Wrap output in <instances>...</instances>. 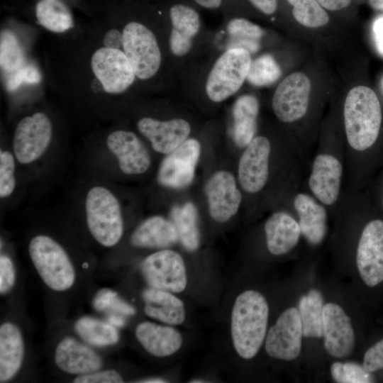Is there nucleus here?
I'll return each instance as SVG.
<instances>
[{
	"label": "nucleus",
	"mask_w": 383,
	"mask_h": 383,
	"mask_svg": "<svg viewBox=\"0 0 383 383\" xmlns=\"http://www.w3.org/2000/svg\"><path fill=\"white\" fill-rule=\"evenodd\" d=\"M269 306L259 292L248 289L239 294L231 314V336L236 353L250 360L258 353L267 333Z\"/></svg>",
	"instance_id": "obj_1"
},
{
	"label": "nucleus",
	"mask_w": 383,
	"mask_h": 383,
	"mask_svg": "<svg viewBox=\"0 0 383 383\" xmlns=\"http://www.w3.org/2000/svg\"><path fill=\"white\" fill-rule=\"evenodd\" d=\"M382 123V109L375 92L366 86L352 88L344 105V124L349 145L362 151L377 139Z\"/></svg>",
	"instance_id": "obj_2"
},
{
	"label": "nucleus",
	"mask_w": 383,
	"mask_h": 383,
	"mask_svg": "<svg viewBox=\"0 0 383 383\" xmlns=\"http://www.w3.org/2000/svg\"><path fill=\"white\" fill-rule=\"evenodd\" d=\"M28 251L39 276L50 289L64 292L73 286L74 266L58 243L49 236L37 235L30 240Z\"/></svg>",
	"instance_id": "obj_3"
},
{
	"label": "nucleus",
	"mask_w": 383,
	"mask_h": 383,
	"mask_svg": "<svg viewBox=\"0 0 383 383\" xmlns=\"http://www.w3.org/2000/svg\"><path fill=\"white\" fill-rule=\"evenodd\" d=\"M87 222L94 239L106 247L115 245L123 232L121 206L116 196L106 188H91L86 199Z\"/></svg>",
	"instance_id": "obj_4"
},
{
	"label": "nucleus",
	"mask_w": 383,
	"mask_h": 383,
	"mask_svg": "<svg viewBox=\"0 0 383 383\" xmlns=\"http://www.w3.org/2000/svg\"><path fill=\"white\" fill-rule=\"evenodd\" d=\"M252 62L250 52L230 48L216 61L206 82V92L212 101L221 102L242 87Z\"/></svg>",
	"instance_id": "obj_5"
},
{
	"label": "nucleus",
	"mask_w": 383,
	"mask_h": 383,
	"mask_svg": "<svg viewBox=\"0 0 383 383\" xmlns=\"http://www.w3.org/2000/svg\"><path fill=\"white\" fill-rule=\"evenodd\" d=\"M123 49L136 77H153L161 65V52L154 33L144 24L131 21L123 29Z\"/></svg>",
	"instance_id": "obj_6"
},
{
	"label": "nucleus",
	"mask_w": 383,
	"mask_h": 383,
	"mask_svg": "<svg viewBox=\"0 0 383 383\" xmlns=\"http://www.w3.org/2000/svg\"><path fill=\"white\" fill-rule=\"evenodd\" d=\"M141 272L150 287L179 294L187 286L184 259L170 249H161L146 257L141 264Z\"/></svg>",
	"instance_id": "obj_7"
},
{
	"label": "nucleus",
	"mask_w": 383,
	"mask_h": 383,
	"mask_svg": "<svg viewBox=\"0 0 383 383\" xmlns=\"http://www.w3.org/2000/svg\"><path fill=\"white\" fill-rule=\"evenodd\" d=\"M52 124L40 112L26 116L18 123L13 146L19 162L28 164L38 159L48 148L52 137Z\"/></svg>",
	"instance_id": "obj_8"
},
{
	"label": "nucleus",
	"mask_w": 383,
	"mask_h": 383,
	"mask_svg": "<svg viewBox=\"0 0 383 383\" xmlns=\"http://www.w3.org/2000/svg\"><path fill=\"white\" fill-rule=\"evenodd\" d=\"M91 67L104 89L111 94L123 92L136 77L127 56L120 49H98L91 57Z\"/></svg>",
	"instance_id": "obj_9"
},
{
	"label": "nucleus",
	"mask_w": 383,
	"mask_h": 383,
	"mask_svg": "<svg viewBox=\"0 0 383 383\" xmlns=\"http://www.w3.org/2000/svg\"><path fill=\"white\" fill-rule=\"evenodd\" d=\"M302 325L299 310L291 307L284 311L268 330L265 348L272 357L292 360L301 352Z\"/></svg>",
	"instance_id": "obj_10"
},
{
	"label": "nucleus",
	"mask_w": 383,
	"mask_h": 383,
	"mask_svg": "<svg viewBox=\"0 0 383 383\" xmlns=\"http://www.w3.org/2000/svg\"><path fill=\"white\" fill-rule=\"evenodd\" d=\"M311 82L301 72L286 77L277 86L272 101L277 118L284 123H292L306 113L309 101Z\"/></svg>",
	"instance_id": "obj_11"
},
{
	"label": "nucleus",
	"mask_w": 383,
	"mask_h": 383,
	"mask_svg": "<svg viewBox=\"0 0 383 383\" xmlns=\"http://www.w3.org/2000/svg\"><path fill=\"white\" fill-rule=\"evenodd\" d=\"M201 153V145L188 138L163 159L157 172V181L163 187L182 189L192 182Z\"/></svg>",
	"instance_id": "obj_12"
},
{
	"label": "nucleus",
	"mask_w": 383,
	"mask_h": 383,
	"mask_svg": "<svg viewBox=\"0 0 383 383\" xmlns=\"http://www.w3.org/2000/svg\"><path fill=\"white\" fill-rule=\"evenodd\" d=\"M362 279L370 287L383 281V221H370L362 231L356 255Z\"/></svg>",
	"instance_id": "obj_13"
},
{
	"label": "nucleus",
	"mask_w": 383,
	"mask_h": 383,
	"mask_svg": "<svg viewBox=\"0 0 383 383\" xmlns=\"http://www.w3.org/2000/svg\"><path fill=\"white\" fill-rule=\"evenodd\" d=\"M205 193L211 218L225 223L238 211L242 196L234 176L227 171H218L208 180Z\"/></svg>",
	"instance_id": "obj_14"
},
{
	"label": "nucleus",
	"mask_w": 383,
	"mask_h": 383,
	"mask_svg": "<svg viewBox=\"0 0 383 383\" xmlns=\"http://www.w3.org/2000/svg\"><path fill=\"white\" fill-rule=\"evenodd\" d=\"M269 140L257 136L246 146L238 165V179L247 192L256 193L265 185L269 174Z\"/></svg>",
	"instance_id": "obj_15"
},
{
	"label": "nucleus",
	"mask_w": 383,
	"mask_h": 383,
	"mask_svg": "<svg viewBox=\"0 0 383 383\" xmlns=\"http://www.w3.org/2000/svg\"><path fill=\"white\" fill-rule=\"evenodd\" d=\"M323 336L328 353L334 357L350 355L355 345V333L350 317L338 305L323 306Z\"/></svg>",
	"instance_id": "obj_16"
},
{
	"label": "nucleus",
	"mask_w": 383,
	"mask_h": 383,
	"mask_svg": "<svg viewBox=\"0 0 383 383\" xmlns=\"http://www.w3.org/2000/svg\"><path fill=\"white\" fill-rule=\"evenodd\" d=\"M137 126L154 150L167 155L188 139L191 132L189 123L182 118L162 121L145 117L138 121Z\"/></svg>",
	"instance_id": "obj_17"
},
{
	"label": "nucleus",
	"mask_w": 383,
	"mask_h": 383,
	"mask_svg": "<svg viewBox=\"0 0 383 383\" xmlns=\"http://www.w3.org/2000/svg\"><path fill=\"white\" fill-rule=\"evenodd\" d=\"M106 145L118 160L121 170L127 174H139L148 170L151 160L147 148L130 131H116L109 135Z\"/></svg>",
	"instance_id": "obj_18"
},
{
	"label": "nucleus",
	"mask_w": 383,
	"mask_h": 383,
	"mask_svg": "<svg viewBox=\"0 0 383 383\" xmlns=\"http://www.w3.org/2000/svg\"><path fill=\"white\" fill-rule=\"evenodd\" d=\"M54 360L60 370L77 375L99 370L103 365L101 357L94 350L69 336L58 343Z\"/></svg>",
	"instance_id": "obj_19"
},
{
	"label": "nucleus",
	"mask_w": 383,
	"mask_h": 383,
	"mask_svg": "<svg viewBox=\"0 0 383 383\" xmlns=\"http://www.w3.org/2000/svg\"><path fill=\"white\" fill-rule=\"evenodd\" d=\"M135 334L145 350L157 357L173 355L181 349L184 341L182 333L173 326L150 321L140 323Z\"/></svg>",
	"instance_id": "obj_20"
},
{
	"label": "nucleus",
	"mask_w": 383,
	"mask_h": 383,
	"mask_svg": "<svg viewBox=\"0 0 383 383\" xmlns=\"http://www.w3.org/2000/svg\"><path fill=\"white\" fill-rule=\"evenodd\" d=\"M343 167L339 160L328 154H321L314 160L309 177V188L323 204H334L339 194Z\"/></svg>",
	"instance_id": "obj_21"
},
{
	"label": "nucleus",
	"mask_w": 383,
	"mask_h": 383,
	"mask_svg": "<svg viewBox=\"0 0 383 383\" xmlns=\"http://www.w3.org/2000/svg\"><path fill=\"white\" fill-rule=\"evenodd\" d=\"M142 297L147 316L173 326L184 322L185 306L176 294L149 287L143 290Z\"/></svg>",
	"instance_id": "obj_22"
},
{
	"label": "nucleus",
	"mask_w": 383,
	"mask_h": 383,
	"mask_svg": "<svg viewBox=\"0 0 383 383\" xmlns=\"http://www.w3.org/2000/svg\"><path fill=\"white\" fill-rule=\"evenodd\" d=\"M25 346L18 327L6 322L0 327V382L13 379L20 370Z\"/></svg>",
	"instance_id": "obj_23"
},
{
	"label": "nucleus",
	"mask_w": 383,
	"mask_h": 383,
	"mask_svg": "<svg viewBox=\"0 0 383 383\" xmlns=\"http://www.w3.org/2000/svg\"><path fill=\"white\" fill-rule=\"evenodd\" d=\"M178 241V233L173 223L160 216L147 218L131 236V244L137 248L165 249Z\"/></svg>",
	"instance_id": "obj_24"
},
{
	"label": "nucleus",
	"mask_w": 383,
	"mask_h": 383,
	"mask_svg": "<svg viewBox=\"0 0 383 383\" xmlns=\"http://www.w3.org/2000/svg\"><path fill=\"white\" fill-rule=\"evenodd\" d=\"M265 232L267 247L274 255H284L290 251L298 243L301 230L289 214L277 212L265 222Z\"/></svg>",
	"instance_id": "obj_25"
},
{
	"label": "nucleus",
	"mask_w": 383,
	"mask_h": 383,
	"mask_svg": "<svg viewBox=\"0 0 383 383\" xmlns=\"http://www.w3.org/2000/svg\"><path fill=\"white\" fill-rule=\"evenodd\" d=\"M301 233L312 245L320 244L327 231V213L323 206L305 194H298L294 201Z\"/></svg>",
	"instance_id": "obj_26"
},
{
	"label": "nucleus",
	"mask_w": 383,
	"mask_h": 383,
	"mask_svg": "<svg viewBox=\"0 0 383 383\" xmlns=\"http://www.w3.org/2000/svg\"><path fill=\"white\" fill-rule=\"evenodd\" d=\"M259 109L257 99L250 94L240 96L235 101L232 110L233 138L238 147H246L253 140Z\"/></svg>",
	"instance_id": "obj_27"
},
{
	"label": "nucleus",
	"mask_w": 383,
	"mask_h": 383,
	"mask_svg": "<svg viewBox=\"0 0 383 383\" xmlns=\"http://www.w3.org/2000/svg\"><path fill=\"white\" fill-rule=\"evenodd\" d=\"M170 221L184 248L189 252L196 251L200 245V233L195 205L192 202H187L174 206L170 211Z\"/></svg>",
	"instance_id": "obj_28"
},
{
	"label": "nucleus",
	"mask_w": 383,
	"mask_h": 383,
	"mask_svg": "<svg viewBox=\"0 0 383 383\" xmlns=\"http://www.w3.org/2000/svg\"><path fill=\"white\" fill-rule=\"evenodd\" d=\"M35 14L38 23L52 32L63 33L74 27L72 11L62 0H38Z\"/></svg>",
	"instance_id": "obj_29"
},
{
	"label": "nucleus",
	"mask_w": 383,
	"mask_h": 383,
	"mask_svg": "<svg viewBox=\"0 0 383 383\" xmlns=\"http://www.w3.org/2000/svg\"><path fill=\"white\" fill-rule=\"evenodd\" d=\"M323 301L321 294L311 289L301 297L299 313L302 325L303 335L307 338L323 336Z\"/></svg>",
	"instance_id": "obj_30"
},
{
	"label": "nucleus",
	"mask_w": 383,
	"mask_h": 383,
	"mask_svg": "<svg viewBox=\"0 0 383 383\" xmlns=\"http://www.w3.org/2000/svg\"><path fill=\"white\" fill-rule=\"evenodd\" d=\"M77 333L88 343L96 347L112 345L118 343L117 328L101 320L86 316L78 319L74 325Z\"/></svg>",
	"instance_id": "obj_31"
},
{
	"label": "nucleus",
	"mask_w": 383,
	"mask_h": 383,
	"mask_svg": "<svg viewBox=\"0 0 383 383\" xmlns=\"http://www.w3.org/2000/svg\"><path fill=\"white\" fill-rule=\"evenodd\" d=\"M281 74V67L274 57L265 54L252 61L246 79L253 86L265 87L277 82Z\"/></svg>",
	"instance_id": "obj_32"
},
{
	"label": "nucleus",
	"mask_w": 383,
	"mask_h": 383,
	"mask_svg": "<svg viewBox=\"0 0 383 383\" xmlns=\"http://www.w3.org/2000/svg\"><path fill=\"white\" fill-rule=\"evenodd\" d=\"M172 28L193 38L199 32L201 20L198 11L185 3H174L168 9Z\"/></svg>",
	"instance_id": "obj_33"
},
{
	"label": "nucleus",
	"mask_w": 383,
	"mask_h": 383,
	"mask_svg": "<svg viewBox=\"0 0 383 383\" xmlns=\"http://www.w3.org/2000/svg\"><path fill=\"white\" fill-rule=\"evenodd\" d=\"M292 6L296 21L308 28H318L326 25L329 16L316 0H287Z\"/></svg>",
	"instance_id": "obj_34"
},
{
	"label": "nucleus",
	"mask_w": 383,
	"mask_h": 383,
	"mask_svg": "<svg viewBox=\"0 0 383 383\" xmlns=\"http://www.w3.org/2000/svg\"><path fill=\"white\" fill-rule=\"evenodd\" d=\"M26 57L15 35L9 30L1 33L0 65L7 72H13L25 65Z\"/></svg>",
	"instance_id": "obj_35"
},
{
	"label": "nucleus",
	"mask_w": 383,
	"mask_h": 383,
	"mask_svg": "<svg viewBox=\"0 0 383 383\" xmlns=\"http://www.w3.org/2000/svg\"><path fill=\"white\" fill-rule=\"evenodd\" d=\"M333 378L340 383H368L372 382L370 372L354 362H334L331 367Z\"/></svg>",
	"instance_id": "obj_36"
},
{
	"label": "nucleus",
	"mask_w": 383,
	"mask_h": 383,
	"mask_svg": "<svg viewBox=\"0 0 383 383\" xmlns=\"http://www.w3.org/2000/svg\"><path fill=\"white\" fill-rule=\"evenodd\" d=\"M94 308L99 311L111 310L118 314L133 316L135 313V308L121 299L118 294L108 289L100 290L93 301Z\"/></svg>",
	"instance_id": "obj_37"
},
{
	"label": "nucleus",
	"mask_w": 383,
	"mask_h": 383,
	"mask_svg": "<svg viewBox=\"0 0 383 383\" xmlns=\"http://www.w3.org/2000/svg\"><path fill=\"white\" fill-rule=\"evenodd\" d=\"M15 162L13 155L8 151L0 152V196H9L16 184Z\"/></svg>",
	"instance_id": "obj_38"
},
{
	"label": "nucleus",
	"mask_w": 383,
	"mask_h": 383,
	"mask_svg": "<svg viewBox=\"0 0 383 383\" xmlns=\"http://www.w3.org/2000/svg\"><path fill=\"white\" fill-rule=\"evenodd\" d=\"M228 33L235 38H245L257 40L263 36L264 30L246 18L235 17L231 18L227 24Z\"/></svg>",
	"instance_id": "obj_39"
},
{
	"label": "nucleus",
	"mask_w": 383,
	"mask_h": 383,
	"mask_svg": "<svg viewBox=\"0 0 383 383\" xmlns=\"http://www.w3.org/2000/svg\"><path fill=\"white\" fill-rule=\"evenodd\" d=\"M41 80L38 70L33 65H23L21 68L9 72L6 86L8 90L14 91L22 84H37Z\"/></svg>",
	"instance_id": "obj_40"
},
{
	"label": "nucleus",
	"mask_w": 383,
	"mask_h": 383,
	"mask_svg": "<svg viewBox=\"0 0 383 383\" xmlns=\"http://www.w3.org/2000/svg\"><path fill=\"white\" fill-rule=\"evenodd\" d=\"M75 383H121L123 379L114 370H96L88 374L78 375L74 379Z\"/></svg>",
	"instance_id": "obj_41"
},
{
	"label": "nucleus",
	"mask_w": 383,
	"mask_h": 383,
	"mask_svg": "<svg viewBox=\"0 0 383 383\" xmlns=\"http://www.w3.org/2000/svg\"><path fill=\"white\" fill-rule=\"evenodd\" d=\"M16 279L15 269L12 260L6 255L0 257V293L5 294L14 285Z\"/></svg>",
	"instance_id": "obj_42"
},
{
	"label": "nucleus",
	"mask_w": 383,
	"mask_h": 383,
	"mask_svg": "<svg viewBox=\"0 0 383 383\" xmlns=\"http://www.w3.org/2000/svg\"><path fill=\"white\" fill-rule=\"evenodd\" d=\"M362 366L370 373L383 369V339L366 351Z\"/></svg>",
	"instance_id": "obj_43"
},
{
	"label": "nucleus",
	"mask_w": 383,
	"mask_h": 383,
	"mask_svg": "<svg viewBox=\"0 0 383 383\" xmlns=\"http://www.w3.org/2000/svg\"><path fill=\"white\" fill-rule=\"evenodd\" d=\"M192 38L172 28L170 47L172 52L178 57L187 55L191 50Z\"/></svg>",
	"instance_id": "obj_44"
},
{
	"label": "nucleus",
	"mask_w": 383,
	"mask_h": 383,
	"mask_svg": "<svg viewBox=\"0 0 383 383\" xmlns=\"http://www.w3.org/2000/svg\"><path fill=\"white\" fill-rule=\"evenodd\" d=\"M105 48L120 49L123 47V33L118 29H111L104 35Z\"/></svg>",
	"instance_id": "obj_45"
},
{
	"label": "nucleus",
	"mask_w": 383,
	"mask_h": 383,
	"mask_svg": "<svg viewBox=\"0 0 383 383\" xmlns=\"http://www.w3.org/2000/svg\"><path fill=\"white\" fill-rule=\"evenodd\" d=\"M257 9L266 15L274 13L278 6L277 0H248Z\"/></svg>",
	"instance_id": "obj_46"
},
{
	"label": "nucleus",
	"mask_w": 383,
	"mask_h": 383,
	"mask_svg": "<svg viewBox=\"0 0 383 383\" xmlns=\"http://www.w3.org/2000/svg\"><path fill=\"white\" fill-rule=\"evenodd\" d=\"M373 33L377 50L383 55V16L378 18L374 22Z\"/></svg>",
	"instance_id": "obj_47"
},
{
	"label": "nucleus",
	"mask_w": 383,
	"mask_h": 383,
	"mask_svg": "<svg viewBox=\"0 0 383 383\" xmlns=\"http://www.w3.org/2000/svg\"><path fill=\"white\" fill-rule=\"evenodd\" d=\"M323 9L338 11L348 6L352 0H316Z\"/></svg>",
	"instance_id": "obj_48"
},
{
	"label": "nucleus",
	"mask_w": 383,
	"mask_h": 383,
	"mask_svg": "<svg viewBox=\"0 0 383 383\" xmlns=\"http://www.w3.org/2000/svg\"><path fill=\"white\" fill-rule=\"evenodd\" d=\"M107 321L115 327H123L126 324L125 319L116 314H111L107 318Z\"/></svg>",
	"instance_id": "obj_49"
},
{
	"label": "nucleus",
	"mask_w": 383,
	"mask_h": 383,
	"mask_svg": "<svg viewBox=\"0 0 383 383\" xmlns=\"http://www.w3.org/2000/svg\"><path fill=\"white\" fill-rule=\"evenodd\" d=\"M137 382L140 383H165L167 380L162 377H148L138 380Z\"/></svg>",
	"instance_id": "obj_50"
},
{
	"label": "nucleus",
	"mask_w": 383,
	"mask_h": 383,
	"mask_svg": "<svg viewBox=\"0 0 383 383\" xmlns=\"http://www.w3.org/2000/svg\"><path fill=\"white\" fill-rule=\"evenodd\" d=\"M370 6L376 10H383V0H369Z\"/></svg>",
	"instance_id": "obj_51"
},
{
	"label": "nucleus",
	"mask_w": 383,
	"mask_h": 383,
	"mask_svg": "<svg viewBox=\"0 0 383 383\" xmlns=\"http://www.w3.org/2000/svg\"><path fill=\"white\" fill-rule=\"evenodd\" d=\"M189 382H192V383H204V382H206V381H204L203 379H192L191 381H189Z\"/></svg>",
	"instance_id": "obj_52"
}]
</instances>
